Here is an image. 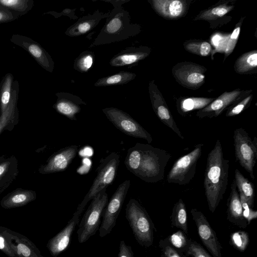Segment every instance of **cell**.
Returning <instances> with one entry per match:
<instances>
[{"label":"cell","instance_id":"obj_14","mask_svg":"<svg viewBox=\"0 0 257 257\" xmlns=\"http://www.w3.org/2000/svg\"><path fill=\"white\" fill-rule=\"evenodd\" d=\"M191 212L196 224L198 234L202 241L214 257H222L220 246L215 232L204 215L196 209H192Z\"/></svg>","mask_w":257,"mask_h":257},{"label":"cell","instance_id":"obj_15","mask_svg":"<svg viewBox=\"0 0 257 257\" xmlns=\"http://www.w3.org/2000/svg\"><path fill=\"white\" fill-rule=\"evenodd\" d=\"M79 217L80 215L74 212L66 226L49 240L47 247L53 256H57L67 249L72 233L79 222Z\"/></svg>","mask_w":257,"mask_h":257},{"label":"cell","instance_id":"obj_44","mask_svg":"<svg viewBox=\"0 0 257 257\" xmlns=\"http://www.w3.org/2000/svg\"><path fill=\"white\" fill-rule=\"evenodd\" d=\"M205 78L203 74L198 72H193L188 75L186 81L189 84L197 85L201 83Z\"/></svg>","mask_w":257,"mask_h":257},{"label":"cell","instance_id":"obj_41","mask_svg":"<svg viewBox=\"0 0 257 257\" xmlns=\"http://www.w3.org/2000/svg\"><path fill=\"white\" fill-rule=\"evenodd\" d=\"M76 9H64L62 12L60 13H58L57 12L54 11H50L48 12H46L44 13V15L45 14H49L54 16L55 18H59L62 16H67L71 20H76L78 19V17L76 16L75 14Z\"/></svg>","mask_w":257,"mask_h":257},{"label":"cell","instance_id":"obj_19","mask_svg":"<svg viewBox=\"0 0 257 257\" xmlns=\"http://www.w3.org/2000/svg\"><path fill=\"white\" fill-rule=\"evenodd\" d=\"M149 54L148 48L144 47H128L115 55L109 61L110 66L131 67L146 58Z\"/></svg>","mask_w":257,"mask_h":257},{"label":"cell","instance_id":"obj_13","mask_svg":"<svg viewBox=\"0 0 257 257\" xmlns=\"http://www.w3.org/2000/svg\"><path fill=\"white\" fill-rule=\"evenodd\" d=\"M78 148L76 145H71L58 150L41 165L39 173L45 175L64 171L75 158Z\"/></svg>","mask_w":257,"mask_h":257},{"label":"cell","instance_id":"obj_26","mask_svg":"<svg viewBox=\"0 0 257 257\" xmlns=\"http://www.w3.org/2000/svg\"><path fill=\"white\" fill-rule=\"evenodd\" d=\"M136 77V74L134 73L121 71L114 74L98 79L94 85L96 87H104L124 85L132 81Z\"/></svg>","mask_w":257,"mask_h":257},{"label":"cell","instance_id":"obj_28","mask_svg":"<svg viewBox=\"0 0 257 257\" xmlns=\"http://www.w3.org/2000/svg\"><path fill=\"white\" fill-rule=\"evenodd\" d=\"M229 214L235 219L243 217L242 208L235 181L234 180L231 185V192L228 199Z\"/></svg>","mask_w":257,"mask_h":257},{"label":"cell","instance_id":"obj_38","mask_svg":"<svg viewBox=\"0 0 257 257\" xmlns=\"http://www.w3.org/2000/svg\"><path fill=\"white\" fill-rule=\"evenodd\" d=\"M250 98L251 96H249L244 98L236 105L234 106L230 110H228L226 114V116H233L241 113L249 102Z\"/></svg>","mask_w":257,"mask_h":257},{"label":"cell","instance_id":"obj_43","mask_svg":"<svg viewBox=\"0 0 257 257\" xmlns=\"http://www.w3.org/2000/svg\"><path fill=\"white\" fill-rule=\"evenodd\" d=\"M118 257H134L132 247L126 244L123 240L119 243Z\"/></svg>","mask_w":257,"mask_h":257},{"label":"cell","instance_id":"obj_6","mask_svg":"<svg viewBox=\"0 0 257 257\" xmlns=\"http://www.w3.org/2000/svg\"><path fill=\"white\" fill-rule=\"evenodd\" d=\"M106 188L103 189L92 200L84 214L77 231L78 240L82 243L99 230L103 211L108 201Z\"/></svg>","mask_w":257,"mask_h":257},{"label":"cell","instance_id":"obj_32","mask_svg":"<svg viewBox=\"0 0 257 257\" xmlns=\"http://www.w3.org/2000/svg\"><path fill=\"white\" fill-rule=\"evenodd\" d=\"M173 220L175 225L187 233V212L184 203L181 198L175 204L173 209Z\"/></svg>","mask_w":257,"mask_h":257},{"label":"cell","instance_id":"obj_40","mask_svg":"<svg viewBox=\"0 0 257 257\" xmlns=\"http://www.w3.org/2000/svg\"><path fill=\"white\" fill-rule=\"evenodd\" d=\"M188 253L193 256V257H211L199 244L194 243L190 245Z\"/></svg>","mask_w":257,"mask_h":257},{"label":"cell","instance_id":"obj_18","mask_svg":"<svg viewBox=\"0 0 257 257\" xmlns=\"http://www.w3.org/2000/svg\"><path fill=\"white\" fill-rule=\"evenodd\" d=\"M20 91L19 83L14 80L13 89L10 103L0 115V135L4 131H12L19 121V111L17 104Z\"/></svg>","mask_w":257,"mask_h":257},{"label":"cell","instance_id":"obj_23","mask_svg":"<svg viewBox=\"0 0 257 257\" xmlns=\"http://www.w3.org/2000/svg\"><path fill=\"white\" fill-rule=\"evenodd\" d=\"M152 105L157 115L161 121L170 127L181 139H184L181 131L178 127L168 108L164 105L163 101L158 99L155 94L150 90Z\"/></svg>","mask_w":257,"mask_h":257},{"label":"cell","instance_id":"obj_1","mask_svg":"<svg viewBox=\"0 0 257 257\" xmlns=\"http://www.w3.org/2000/svg\"><path fill=\"white\" fill-rule=\"evenodd\" d=\"M171 155L165 150L138 143L128 150L124 160L127 169L148 183L163 179Z\"/></svg>","mask_w":257,"mask_h":257},{"label":"cell","instance_id":"obj_7","mask_svg":"<svg viewBox=\"0 0 257 257\" xmlns=\"http://www.w3.org/2000/svg\"><path fill=\"white\" fill-rule=\"evenodd\" d=\"M233 141L236 160L249 173L251 179H254L253 168L257 159V138L254 137L252 140L246 131L240 127L234 130Z\"/></svg>","mask_w":257,"mask_h":257},{"label":"cell","instance_id":"obj_20","mask_svg":"<svg viewBox=\"0 0 257 257\" xmlns=\"http://www.w3.org/2000/svg\"><path fill=\"white\" fill-rule=\"evenodd\" d=\"M18 173V162L15 156H0V194L13 183Z\"/></svg>","mask_w":257,"mask_h":257},{"label":"cell","instance_id":"obj_2","mask_svg":"<svg viewBox=\"0 0 257 257\" xmlns=\"http://www.w3.org/2000/svg\"><path fill=\"white\" fill-rule=\"evenodd\" d=\"M229 169V161L224 158L221 143L217 140L208 155L204 179L205 195L212 212L214 211L226 191Z\"/></svg>","mask_w":257,"mask_h":257},{"label":"cell","instance_id":"obj_17","mask_svg":"<svg viewBox=\"0 0 257 257\" xmlns=\"http://www.w3.org/2000/svg\"><path fill=\"white\" fill-rule=\"evenodd\" d=\"M109 14V12L103 13L97 9L93 14H88L78 19L74 24L67 28L64 33L69 37L84 35L94 29L101 20L107 19Z\"/></svg>","mask_w":257,"mask_h":257},{"label":"cell","instance_id":"obj_12","mask_svg":"<svg viewBox=\"0 0 257 257\" xmlns=\"http://www.w3.org/2000/svg\"><path fill=\"white\" fill-rule=\"evenodd\" d=\"M0 233L17 257H44L26 236L3 226H0Z\"/></svg>","mask_w":257,"mask_h":257},{"label":"cell","instance_id":"obj_22","mask_svg":"<svg viewBox=\"0 0 257 257\" xmlns=\"http://www.w3.org/2000/svg\"><path fill=\"white\" fill-rule=\"evenodd\" d=\"M36 198L35 191L19 188L5 195L1 200L0 204L5 209H12L25 206Z\"/></svg>","mask_w":257,"mask_h":257},{"label":"cell","instance_id":"obj_16","mask_svg":"<svg viewBox=\"0 0 257 257\" xmlns=\"http://www.w3.org/2000/svg\"><path fill=\"white\" fill-rule=\"evenodd\" d=\"M57 100L53 106L59 113L65 116L69 119L76 120V115L81 111V105L86 103L78 96L69 92H60L55 94Z\"/></svg>","mask_w":257,"mask_h":257},{"label":"cell","instance_id":"obj_9","mask_svg":"<svg viewBox=\"0 0 257 257\" xmlns=\"http://www.w3.org/2000/svg\"><path fill=\"white\" fill-rule=\"evenodd\" d=\"M102 112L115 127L125 135L144 139L149 144L152 142L150 134L127 113L112 107L104 108Z\"/></svg>","mask_w":257,"mask_h":257},{"label":"cell","instance_id":"obj_45","mask_svg":"<svg viewBox=\"0 0 257 257\" xmlns=\"http://www.w3.org/2000/svg\"><path fill=\"white\" fill-rule=\"evenodd\" d=\"M0 250L9 257H17L10 248L4 237L0 233Z\"/></svg>","mask_w":257,"mask_h":257},{"label":"cell","instance_id":"obj_8","mask_svg":"<svg viewBox=\"0 0 257 257\" xmlns=\"http://www.w3.org/2000/svg\"><path fill=\"white\" fill-rule=\"evenodd\" d=\"M203 147V144L197 145L192 151L175 162L167 177L168 183L183 185L191 181L195 174Z\"/></svg>","mask_w":257,"mask_h":257},{"label":"cell","instance_id":"obj_11","mask_svg":"<svg viewBox=\"0 0 257 257\" xmlns=\"http://www.w3.org/2000/svg\"><path fill=\"white\" fill-rule=\"evenodd\" d=\"M10 40L14 44L26 50L43 69L51 73L53 71V60L39 43L28 37L20 34H13Z\"/></svg>","mask_w":257,"mask_h":257},{"label":"cell","instance_id":"obj_39","mask_svg":"<svg viewBox=\"0 0 257 257\" xmlns=\"http://www.w3.org/2000/svg\"><path fill=\"white\" fill-rule=\"evenodd\" d=\"M240 32V28H236L232 32L226 43L225 48V53L229 54L233 51L235 45L237 42V40Z\"/></svg>","mask_w":257,"mask_h":257},{"label":"cell","instance_id":"obj_3","mask_svg":"<svg viewBox=\"0 0 257 257\" xmlns=\"http://www.w3.org/2000/svg\"><path fill=\"white\" fill-rule=\"evenodd\" d=\"M102 1L111 3L114 8L109 12L104 26L89 47L123 41L140 32V25L131 22L129 13L122 7L123 4L130 0Z\"/></svg>","mask_w":257,"mask_h":257},{"label":"cell","instance_id":"obj_37","mask_svg":"<svg viewBox=\"0 0 257 257\" xmlns=\"http://www.w3.org/2000/svg\"><path fill=\"white\" fill-rule=\"evenodd\" d=\"M20 17L19 15L0 6V24L17 20Z\"/></svg>","mask_w":257,"mask_h":257},{"label":"cell","instance_id":"obj_31","mask_svg":"<svg viewBox=\"0 0 257 257\" xmlns=\"http://www.w3.org/2000/svg\"><path fill=\"white\" fill-rule=\"evenodd\" d=\"M256 65L257 53L254 51L241 56L236 61L235 69L239 73H243L255 68Z\"/></svg>","mask_w":257,"mask_h":257},{"label":"cell","instance_id":"obj_29","mask_svg":"<svg viewBox=\"0 0 257 257\" xmlns=\"http://www.w3.org/2000/svg\"><path fill=\"white\" fill-rule=\"evenodd\" d=\"M0 6L19 15L27 14L34 6L33 0H0Z\"/></svg>","mask_w":257,"mask_h":257},{"label":"cell","instance_id":"obj_4","mask_svg":"<svg viewBox=\"0 0 257 257\" xmlns=\"http://www.w3.org/2000/svg\"><path fill=\"white\" fill-rule=\"evenodd\" d=\"M99 163L96 169V176L75 212L80 216L87 203L115 180L120 163V156L115 152H111L105 158H101Z\"/></svg>","mask_w":257,"mask_h":257},{"label":"cell","instance_id":"obj_10","mask_svg":"<svg viewBox=\"0 0 257 257\" xmlns=\"http://www.w3.org/2000/svg\"><path fill=\"white\" fill-rule=\"evenodd\" d=\"M130 184V180L121 183L108 201L103 210L102 220L98 230L100 237H103L110 233L115 226Z\"/></svg>","mask_w":257,"mask_h":257},{"label":"cell","instance_id":"obj_25","mask_svg":"<svg viewBox=\"0 0 257 257\" xmlns=\"http://www.w3.org/2000/svg\"><path fill=\"white\" fill-rule=\"evenodd\" d=\"M239 195L241 196L248 205L252 208L254 198V187L253 183L249 181L241 173L238 169L235 170V179Z\"/></svg>","mask_w":257,"mask_h":257},{"label":"cell","instance_id":"obj_42","mask_svg":"<svg viewBox=\"0 0 257 257\" xmlns=\"http://www.w3.org/2000/svg\"><path fill=\"white\" fill-rule=\"evenodd\" d=\"M170 241L172 244L177 248H181L186 244V239L181 231H178L171 236Z\"/></svg>","mask_w":257,"mask_h":257},{"label":"cell","instance_id":"obj_21","mask_svg":"<svg viewBox=\"0 0 257 257\" xmlns=\"http://www.w3.org/2000/svg\"><path fill=\"white\" fill-rule=\"evenodd\" d=\"M239 91L225 92L216 99L199 110L197 115L202 118L204 117H216L226 107L233 102L238 97Z\"/></svg>","mask_w":257,"mask_h":257},{"label":"cell","instance_id":"obj_34","mask_svg":"<svg viewBox=\"0 0 257 257\" xmlns=\"http://www.w3.org/2000/svg\"><path fill=\"white\" fill-rule=\"evenodd\" d=\"M231 9V7L220 6L205 12L201 15L200 18L211 20L217 17H221L225 15Z\"/></svg>","mask_w":257,"mask_h":257},{"label":"cell","instance_id":"obj_46","mask_svg":"<svg viewBox=\"0 0 257 257\" xmlns=\"http://www.w3.org/2000/svg\"><path fill=\"white\" fill-rule=\"evenodd\" d=\"M165 254L166 257H180L177 252L169 246L166 247Z\"/></svg>","mask_w":257,"mask_h":257},{"label":"cell","instance_id":"obj_33","mask_svg":"<svg viewBox=\"0 0 257 257\" xmlns=\"http://www.w3.org/2000/svg\"><path fill=\"white\" fill-rule=\"evenodd\" d=\"M213 100L211 98H189L185 99L181 103V109L183 112L203 108Z\"/></svg>","mask_w":257,"mask_h":257},{"label":"cell","instance_id":"obj_27","mask_svg":"<svg viewBox=\"0 0 257 257\" xmlns=\"http://www.w3.org/2000/svg\"><path fill=\"white\" fill-rule=\"evenodd\" d=\"M14 82V76L7 73L0 83V115L5 111L11 101Z\"/></svg>","mask_w":257,"mask_h":257},{"label":"cell","instance_id":"obj_24","mask_svg":"<svg viewBox=\"0 0 257 257\" xmlns=\"http://www.w3.org/2000/svg\"><path fill=\"white\" fill-rule=\"evenodd\" d=\"M152 4L159 14L170 18L179 16L183 10V4L178 0H154Z\"/></svg>","mask_w":257,"mask_h":257},{"label":"cell","instance_id":"obj_5","mask_svg":"<svg viewBox=\"0 0 257 257\" xmlns=\"http://www.w3.org/2000/svg\"><path fill=\"white\" fill-rule=\"evenodd\" d=\"M125 217L137 241L149 246L153 240L151 220L144 208L135 199H131L125 208Z\"/></svg>","mask_w":257,"mask_h":257},{"label":"cell","instance_id":"obj_30","mask_svg":"<svg viewBox=\"0 0 257 257\" xmlns=\"http://www.w3.org/2000/svg\"><path fill=\"white\" fill-rule=\"evenodd\" d=\"M95 60V55L92 51L86 50L81 52L75 58L73 68L80 72H87L92 67Z\"/></svg>","mask_w":257,"mask_h":257},{"label":"cell","instance_id":"obj_36","mask_svg":"<svg viewBox=\"0 0 257 257\" xmlns=\"http://www.w3.org/2000/svg\"><path fill=\"white\" fill-rule=\"evenodd\" d=\"M187 49L192 53H196L202 56H206L211 51V46L207 42H203L200 43L189 44L186 46Z\"/></svg>","mask_w":257,"mask_h":257},{"label":"cell","instance_id":"obj_35","mask_svg":"<svg viewBox=\"0 0 257 257\" xmlns=\"http://www.w3.org/2000/svg\"><path fill=\"white\" fill-rule=\"evenodd\" d=\"M231 240L234 246L238 249L243 250L248 242V237L246 232L238 231L232 235Z\"/></svg>","mask_w":257,"mask_h":257}]
</instances>
